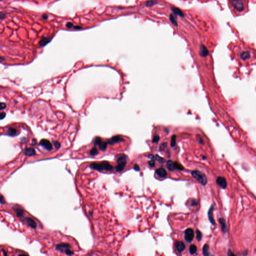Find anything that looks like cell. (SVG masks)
<instances>
[{"mask_svg": "<svg viewBox=\"0 0 256 256\" xmlns=\"http://www.w3.org/2000/svg\"><path fill=\"white\" fill-rule=\"evenodd\" d=\"M156 173L158 176L161 178H164L166 177L167 175V173L166 172V170L163 168L158 169L157 170H156Z\"/></svg>", "mask_w": 256, "mask_h": 256, "instance_id": "obj_12", "label": "cell"}, {"mask_svg": "<svg viewBox=\"0 0 256 256\" xmlns=\"http://www.w3.org/2000/svg\"><path fill=\"white\" fill-rule=\"evenodd\" d=\"M42 19H43V20H47L48 18V16L46 14H44L42 16Z\"/></svg>", "mask_w": 256, "mask_h": 256, "instance_id": "obj_40", "label": "cell"}, {"mask_svg": "<svg viewBox=\"0 0 256 256\" xmlns=\"http://www.w3.org/2000/svg\"><path fill=\"white\" fill-rule=\"evenodd\" d=\"M6 104L4 103H0V110L5 109L6 108Z\"/></svg>", "mask_w": 256, "mask_h": 256, "instance_id": "obj_34", "label": "cell"}, {"mask_svg": "<svg viewBox=\"0 0 256 256\" xmlns=\"http://www.w3.org/2000/svg\"><path fill=\"white\" fill-rule=\"evenodd\" d=\"M197 205V202L195 201V200H193V202H192V206H196Z\"/></svg>", "mask_w": 256, "mask_h": 256, "instance_id": "obj_43", "label": "cell"}, {"mask_svg": "<svg viewBox=\"0 0 256 256\" xmlns=\"http://www.w3.org/2000/svg\"><path fill=\"white\" fill-rule=\"evenodd\" d=\"M70 248H71L70 245H69L68 244H65V243L60 244L56 246V249L62 252H63L64 251H65L67 249H69Z\"/></svg>", "mask_w": 256, "mask_h": 256, "instance_id": "obj_9", "label": "cell"}, {"mask_svg": "<svg viewBox=\"0 0 256 256\" xmlns=\"http://www.w3.org/2000/svg\"><path fill=\"white\" fill-rule=\"evenodd\" d=\"M175 246H176L177 250L180 253L182 252L183 251H184L185 250L186 246H185V244L183 242H181V241L177 242L176 243Z\"/></svg>", "mask_w": 256, "mask_h": 256, "instance_id": "obj_10", "label": "cell"}, {"mask_svg": "<svg viewBox=\"0 0 256 256\" xmlns=\"http://www.w3.org/2000/svg\"><path fill=\"white\" fill-rule=\"evenodd\" d=\"M166 166L167 168L169 169V170L171 171H173L175 169L174 166V163L172 161H171V160L168 161L167 162Z\"/></svg>", "mask_w": 256, "mask_h": 256, "instance_id": "obj_20", "label": "cell"}, {"mask_svg": "<svg viewBox=\"0 0 256 256\" xmlns=\"http://www.w3.org/2000/svg\"><path fill=\"white\" fill-rule=\"evenodd\" d=\"M241 58L243 60H247L250 57V54L248 51H245L241 54Z\"/></svg>", "mask_w": 256, "mask_h": 256, "instance_id": "obj_17", "label": "cell"}, {"mask_svg": "<svg viewBox=\"0 0 256 256\" xmlns=\"http://www.w3.org/2000/svg\"><path fill=\"white\" fill-rule=\"evenodd\" d=\"M149 158H150L151 159H153L154 158V156L153 155H150L149 156Z\"/></svg>", "mask_w": 256, "mask_h": 256, "instance_id": "obj_45", "label": "cell"}, {"mask_svg": "<svg viewBox=\"0 0 256 256\" xmlns=\"http://www.w3.org/2000/svg\"><path fill=\"white\" fill-rule=\"evenodd\" d=\"M216 182L219 186L223 189H226L227 187V182L224 177H219L216 180Z\"/></svg>", "mask_w": 256, "mask_h": 256, "instance_id": "obj_7", "label": "cell"}, {"mask_svg": "<svg viewBox=\"0 0 256 256\" xmlns=\"http://www.w3.org/2000/svg\"><path fill=\"white\" fill-rule=\"evenodd\" d=\"M16 213L18 217H22L24 215V211L21 209H16Z\"/></svg>", "mask_w": 256, "mask_h": 256, "instance_id": "obj_24", "label": "cell"}, {"mask_svg": "<svg viewBox=\"0 0 256 256\" xmlns=\"http://www.w3.org/2000/svg\"><path fill=\"white\" fill-rule=\"evenodd\" d=\"M148 163H149V165H150L152 167H154L155 166V162L154 160H152L150 161H149L148 162Z\"/></svg>", "mask_w": 256, "mask_h": 256, "instance_id": "obj_36", "label": "cell"}, {"mask_svg": "<svg viewBox=\"0 0 256 256\" xmlns=\"http://www.w3.org/2000/svg\"><path fill=\"white\" fill-rule=\"evenodd\" d=\"M160 140V137L159 136H155L154 138H153V143H156V142H158Z\"/></svg>", "mask_w": 256, "mask_h": 256, "instance_id": "obj_35", "label": "cell"}, {"mask_svg": "<svg viewBox=\"0 0 256 256\" xmlns=\"http://www.w3.org/2000/svg\"><path fill=\"white\" fill-rule=\"evenodd\" d=\"M51 40H52L51 38L44 37L40 42V46L41 47L45 46L49 43L50 42Z\"/></svg>", "mask_w": 256, "mask_h": 256, "instance_id": "obj_14", "label": "cell"}, {"mask_svg": "<svg viewBox=\"0 0 256 256\" xmlns=\"http://www.w3.org/2000/svg\"><path fill=\"white\" fill-rule=\"evenodd\" d=\"M6 113L4 112H2L0 113V120L4 119L6 117Z\"/></svg>", "mask_w": 256, "mask_h": 256, "instance_id": "obj_37", "label": "cell"}, {"mask_svg": "<svg viewBox=\"0 0 256 256\" xmlns=\"http://www.w3.org/2000/svg\"><path fill=\"white\" fill-rule=\"evenodd\" d=\"M126 165V162L118 163V165L115 167V170L118 172H121L124 169Z\"/></svg>", "mask_w": 256, "mask_h": 256, "instance_id": "obj_15", "label": "cell"}, {"mask_svg": "<svg viewBox=\"0 0 256 256\" xmlns=\"http://www.w3.org/2000/svg\"><path fill=\"white\" fill-rule=\"evenodd\" d=\"M219 222L221 225L222 230L223 232L224 233H226L227 232V226L225 220L223 218H220L219 219Z\"/></svg>", "mask_w": 256, "mask_h": 256, "instance_id": "obj_16", "label": "cell"}, {"mask_svg": "<svg viewBox=\"0 0 256 256\" xmlns=\"http://www.w3.org/2000/svg\"><path fill=\"white\" fill-rule=\"evenodd\" d=\"M174 166L175 169H176L179 170H184L183 167L181 164H179L178 163H177V162L174 163Z\"/></svg>", "mask_w": 256, "mask_h": 256, "instance_id": "obj_26", "label": "cell"}, {"mask_svg": "<svg viewBox=\"0 0 256 256\" xmlns=\"http://www.w3.org/2000/svg\"><path fill=\"white\" fill-rule=\"evenodd\" d=\"M102 142V139L99 138V137H97L94 140V145H98V146H99L101 144V143Z\"/></svg>", "mask_w": 256, "mask_h": 256, "instance_id": "obj_27", "label": "cell"}, {"mask_svg": "<svg viewBox=\"0 0 256 256\" xmlns=\"http://www.w3.org/2000/svg\"><path fill=\"white\" fill-rule=\"evenodd\" d=\"M197 250V248L195 245H191V246L190 247V249H189V251L191 254L192 255L195 254L196 253Z\"/></svg>", "mask_w": 256, "mask_h": 256, "instance_id": "obj_22", "label": "cell"}, {"mask_svg": "<svg viewBox=\"0 0 256 256\" xmlns=\"http://www.w3.org/2000/svg\"><path fill=\"white\" fill-rule=\"evenodd\" d=\"M25 222L27 224L29 227L32 228L33 229H35L37 227V224L33 219L31 218H26L25 219Z\"/></svg>", "mask_w": 256, "mask_h": 256, "instance_id": "obj_11", "label": "cell"}, {"mask_svg": "<svg viewBox=\"0 0 256 256\" xmlns=\"http://www.w3.org/2000/svg\"><path fill=\"white\" fill-rule=\"evenodd\" d=\"M91 167L95 170L98 171H111L113 170V167L107 162H103L101 163H92L91 165Z\"/></svg>", "mask_w": 256, "mask_h": 256, "instance_id": "obj_2", "label": "cell"}, {"mask_svg": "<svg viewBox=\"0 0 256 256\" xmlns=\"http://www.w3.org/2000/svg\"><path fill=\"white\" fill-rule=\"evenodd\" d=\"M98 153V151L97 149L96 148H92L91 151H90V154L91 156H95L96 155H97Z\"/></svg>", "mask_w": 256, "mask_h": 256, "instance_id": "obj_29", "label": "cell"}, {"mask_svg": "<svg viewBox=\"0 0 256 256\" xmlns=\"http://www.w3.org/2000/svg\"><path fill=\"white\" fill-rule=\"evenodd\" d=\"M191 174L193 178L203 186H205L207 184L208 180L207 177L202 172L199 171H193Z\"/></svg>", "mask_w": 256, "mask_h": 256, "instance_id": "obj_3", "label": "cell"}, {"mask_svg": "<svg viewBox=\"0 0 256 256\" xmlns=\"http://www.w3.org/2000/svg\"><path fill=\"white\" fill-rule=\"evenodd\" d=\"M196 236H197V240L198 241H200L202 238V233L199 230H197L196 231Z\"/></svg>", "mask_w": 256, "mask_h": 256, "instance_id": "obj_28", "label": "cell"}, {"mask_svg": "<svg viewBox=\"0 0 256 256\" xmlns=\"http://www.w3.org/2000/svg\"><path fill=\"white\" fill-rule=\"evenodd\" d=\"M54 146H55V147L56 148H57V149L59 148L60 147V144L58 142H56V141L54 142Z\"/></svg>", "mask_w": 256, "mask_h": 256, "instance_id": "obj_39", "label": "cell"}, {"mask_svg": "<svg viewBox=\"0 0 256 256\" xmlns=\"http://www.w3.org/2000/svg\"><path fill=\"white\" fill-rule=\"evenodd\" d=\"M214 205H213L211 206V208H210L209 211H208V218L210 222L212 224H213L214 226L215 225V221L214 218Z\"/></svg>", "mask_w": 256, "mask_h": 256, "instance_id": "obj_6", "label": "cell"}, {"mask_svg": "<svg viewBox=\"0 0 256 256\" xmlns=\"http://www.w3.org/2000/svg\"><path fill=\"white\" fill-rule=\"evenodd\" d=\"M40 145L48 151H51L53 149L52 145L50 142L46 139H42L40 142Z\"/></svg>", "mask_w": 256, "mask_h": 256, "instance_id": "obj_5", "label": "cell"}, {"mask_svg": "<svg viewBox=\"0 0 256 256\" xmlns=\"http://www.w3.org/2000/svg\"><path fill=\"white\" fill-rule=\"evenodd\" d=\"M117 162L118 163L126 162V156L123 154L119 155L117 160Z\"/></svg>", "mask_w": 256, "mask_h": 256, "instance_id": "obj_21", "label": "cell"}, {"mask_svg": "<svg viewBox=\"0 0 256 256\" xmlns=\"http://www.w3.org/2000/svg\"><path fill=\"white\" fill-rule=\"evenodd\" d=\"M124 141V140L123 139V138L122 137H121L120 136H116L113 137L110 140H109L107 142V143H108V144H111V145H113V144H114L115 143H118V142H123Z\"/></svg>", "mask_w": 256, "mask_h": 256, "instance_id": "obj_8", "label": "cell"}, {"mask_svg": "<svg viewBox=\"0 0 256 256\" xmlns=\"http://www.w3.org/2000/svg\"><path fill=\"white\" fill-rule=\"evenodd\" d=\"M203 254L204 256H208L210 255V252H209V246L206 244L204 246L203 248Z\"/></svg>", "mask_w": 256, "mask_h": 256, "instance_id": "obj_19", "label": "cell"}, {"mask_svg": "<svg viewBox=\"0 0 256 256\" xmlns=\"http://www.w3.org/2000/svg\"><path fill=\"white\" fill-rule=\"evenodd\" d=\"M185 239L188 242H191L194 237V232L193 229H188L185 231Z\"/></svg>", "mask_w": 256, "mask_h": 256, "instance_id": "obj_4", "label": "cell"}, {"mask_svg": "<svg viewBox=\"0 0 256 256\" xmlns=\"http://www.w3.org/2000/svg\"><path fill=\"white\" fill-rule=\"evenodd\" d=\"M4 60H5V59L3 57H2L0 56V62H2V61H3Z\"/></svg>", "mask_w": 256, "mask_h": 256, "instance_id": "obj_46", "label": "cell"}, {"mask_svg": "<svg viewBox=\"0 0 256 256\" xmlns=\"http://www.w3.org/2000/svg\"><path fill=\"white\" fill-rule=\"evenodd\" d=\"M17 133V131L16 129H15V128H10L8 130L7 134L10 136H16Z\"/></svg>", "mask_w": 256, "mask_h": 256, "instance_id": "obj_18", "label": "cell"}, {"mask_svg": "<svg viewBox=\"0 0 256 256\" xmlns=\"http://www.w3.org/2000/svg\"><path fill=\"white\" fill-rule=\"evenodd\" d=\"M201 55H202L203 57H205L206 56H207L209 54L208 51L207 49H206L205 47H203L202 48H201Z\"/></svg>", "mask_w": 256, "mask_h": 256, "instance_id": "obj_23", "label": "cell"}, {"mask_svg": "<svg viewBox=\"0 0 256 256\" xmlns=\"http://www.w3.org/2000/svg\"><path fill=\"white\" fill-rule=\"evenodd\" d=\"M176 136L175 135H173L172 137L171 138V145L172 147H174L176 145Z\"/></svg>", "mask_w": 256, "mask_h": 256, "instance_id": "obj_30", "label": "cell"}, {"mask_svg": "<svg viewBox=\"0 0 256 256\" xmlns=\"http://www.w3.org/2000/svg\"><path fill=\"white\" fill-rule=\"evenodd\" d=\"M134 169H135V170H136V171H139V170H140V167H139V166L138 165L136 164V165H135L134 166Z\"/></svg>", "mask_w": 256, "mask_h": 256, "instance_id": "obj_42", "label": "cell"}, {"mask_svg": "<svg viewBox=\"0 0 256 256\" xmlns=\"http://www.w3.org/2000/svg\"><path fill=\"white\" fill-rule=\"evenodd\" d=\"M5 203V201L4 198L2 196H0V203L4 204Z\"/></svg>", "mask_w": 256, "mask_h": 256, "instance_id": "obj_41", "label": "cell"}, {"mask_svg": "<svg viewBox=\"0 0 256 256\" xmlns=\"http://www.w3.org/2000/svg\"><path fill=\"white\" fill-rule=\"evenodd\" d=\"M65 252L66 253V254L68 255H73L74 254V253L70 251V249H67L65 251Z\"/></svg>", "mask_w": 256, "mask_h": 256, "instance_id": "obj_38", "label": "cell"}, {"mask_svg": "<svg viewBox=\"0 0 256 256\" xmlns=\"http://www.w3.org/2000/svg\"><path fill=\"white\" fill-rule=\"evenodd\" d=\"M24 153L26 156H33L36 155L35 150L32 148H26L24 151Z\"/></svg>", "mask_w": 256, "mask_h": 256, "instance_id": "obj_13", "label": "cell"}, {"mask_svg": "<svg viewBox=\"0 0 256 256\" xmlns=\"http://www.w3.org/2000/svg\"><path fill=\"white\" fill-rule=\"evenodd\" d=\"M156 159L157 161H158V162H159L160 163H163L165 162V160L163 159L162 158L160 157V156H159L158 155H156Z\"/></svg>", "mask_w": 256, "mask_h": 256, "instance_id": "obj_31", "label": "cell"}, {"mask_svg": "<svg viewBox=\"0 0 256 256\" xmlns=\"http://www.w3.org/2000/svg\"><path fill=\"white\" fill-rule=\"evenodd\" d=\"M203 1H206V0H203ZM207 1H209V0H207Z\"/></svg>", "mask_w": 256, "mask_h": 256, "instance_id": "obj_47", "label": "cell"}, {"mask_svg": "<svg viewBox=\"0 0 256 256\" xmlns=\"http://www.w3.org/2000/svg\"><path fill=\"white\" fill-rule=\"evenodd\" d=\"M107 145H108L107 142H102V143H101V144L99 145L100 149L101 150L104 151L106 149V148H107Z\"/></svg>", "mask_w": 256, "mask_h": 256, "instance_id": "obj_25", "label": "cell"}, {"mask_svg": "<svg viewBox=\"0 0 256 256\" xmlns=\"http://www.w3.org/2000/svg\"><path fill=\"white\" fill-rule=\"evenodd\" d=\"M228 256H232V255L235 256V255L231 252V251L230 250H229L228 253Z\"/></svg>", "mask_w": 256, "mask_h": 256, "instance_id": "obj_44", "label": "cell"}, {"mask_svg": "<svg viewBox=\"0 0 256 256\" xmlns=\"http://www.w3.org/2000/svg\"><path fill=\"white\" fill-rule=\"evenodd\" d=\"M74 26V25L70 22H68L66 24V27L68 29H72V28H73Z\"/></svg>", "mask_w": 256, "mask_h": 256, "instance_id": "obj_33", "label": "cell"}, {"mask_svg": "<svg viewBox=\"0 0 256 256\" xmlns=\"http://www.w3.org/2000/svg\"><path fill=\"white\" fill-rule=\"evenodd\" d=\"M6 18V14L4 12H0V20H4Z\"/></svg>", "mask_w": 256, "mask_h": 256, "instance_id": "obj_32", "label": "cell"}, {"mask_svg": "<svg viewBox=\"0 0 256 256\" xmlns=\"http://www.w3.org/2000/svg\"><path fill=\"white\" fill-rule=\"evenodd\" d=\"M228 4L235 16L243 15L248 11V0H228Z\"/></svg>", "mask_w": 256, "mask_h": 256, "instance_id": "obj_1", "label": "cell"}]
</instances>
